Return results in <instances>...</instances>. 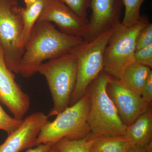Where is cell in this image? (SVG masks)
Instances as JSON below:
<instances>
[{
	"instance_id": "9",
	"label": "cell",
	"mask_w": 152,
	"mask_h": 152,
	"mask_svg": "<svg viewBox=\"0 0 152 152\" xmlns=\"http://www.w3.org/2000/svg\"><path fill=\"white\" fill-rule=\"evenodd\" d=\"M0 102L13 114L14 118L23 120L29 109L31 100L15 80V75L6 64L0 46Z\"/></svg>"
},
{
	"instance_id": "22",
	"label": "cell",
	"mask_w": 152,
	"mask_h": 152,
	"mask_svg": "<svg viewBox=\"0 0 152 152\" xmlns=\"http://www.w3.org/2000/svg\"><path fill=\"white\" fill-rule=\"evenodd\" d=\"M136 63L151 69L152 67V45L143 48L136 50L134 54Z\"/></svg>"
},
{
	"instance_id": "15",
	"label": "cell",
	"mask_w": 152,
	"mask_h": 152,
	"mask_svg": "<svg viewBox=\"0 0 152 152\" xmlns=\"http://www.w3.org/2000/svg\"><path fill=\"white\" fill-rule=\"evenodd\" d=\"M134 145L133 141L126 136L99 137L90 152H127Z\"/></svg>"
},
{
	"instance_id": "20",
	"label": "cell",
	"mask_w": 152,
	"mask_h": 152,
	"mask_svg": "<svg viewBox=\"0 0 152 152\" xmlns=\"http://www.w3.org/2000/svg\"><path fill=\"white\" fill-rule=\"evenodd\" d=\"M77 15L82 18L87 19V11L89 9L90 0H60Z\"/></svg>"
},
{
	"instance_id": "3",
	"label": "cell",
	"mask_w": 152,
	"mask_h": 152,
	"mask_svg": "<svg viewBox=\"0 0 152 152\" xmlns=\"http://www.w3.org/2000/svg\"><path fill=\"white\" fill-rule=\"evenodd\" d=\"M91 98L87 91L80 99L43 127L36 139L35 146L41 144L54 145L63 138L77 140L85 137L91 132L88 122Z\"/></svg>"
},
{
	"instance_id": "2",
	"label": "cell",
	"mask_w": 152,
	"mask_h": 152,
	"mask_svg": "<svg viewBox=\"0 0 152 152\" xmlns=\"http://www.w3.org/2000/svg\"><path fill=\"white\" fill-rule=\"evenodd\" d=\"M110 78L103 71L87 90L91 98L88 124L91 132L99 137L126 136L127 126L108 94Z\"/></svg>"
},
{
	"instance_id": "11",
	"label": "cell",
	"mask_w": 152,
	"mask_h": 152,
	"mask_svg": "<svg viewBox=\"0 0 152 152\" xmlns=\"http://www.w3.org/2000/svg\"><path fill=\"white\" fill-rule=\"evenodd\" d=\"M107 90L121 119L126 126L132 125L151 108L141 96L128 89L118 80L113 77L110 78Z\"/></svg>"
},
{
	"instance_id": "13",
	"label": "cell",
	"mask_w": 152,
	"mask_h": 152,
	"mask_svg": "<svg viewBox=\"0 0 152 152\" xmlns=\"http://www.w3.org/2000/svg\"><path fill=\"white\" fill-rule=\"evenodd\" d=\"M126 136L137 145L146 148L152 145V112L151 108L140 115L132 125L127 126Z\"/></svg>"
},
{
	"instance_id": "12",
	"label": "cell",
	"mask_w": 152,
	"mask_h": 152,
	"mask_svg": "<svg viewBox=\"0 0 152 152\" xmlns=\"http://www.w3.org/2000/svg\"><path fill=\"white\" fill-rule=\"evenodd\" d=\"M49 118L41 112L33 113L26 117L20 126L0 145V152H20L35 146L41 129L50 121Z\"/></svg>"
},
{
	"instance_id": "17",
	"label": "cell",
	"mask_w": 152,
	"mask_h": 152,
	"mask_svg": "<svg viewBox=\"0 0 152 152\" xmlns=\"http://www.w3.org/2000/svg\"><path fill=\"white\" fill-rule=\"evenodd\" d=\"M99 137L91 132L79 140L63 138L54 145L58 152H90L93 144Z\"/></svg>"
},
{
	"instance_id": "8",
	"label": "cell",
	"mask_w": 152,
	"mask_h": 152,
	"mask_svg": "<svg viewBox=\"0 0 152 152\" xmlns=\"http://www.w3.org/2000/svg\"><path fill=\"white\" fill-rule=\"evenodd\" d=\"M123 7L122 0H90L91 15L84 41H92L115 27L121 23Z\"/></svg>"
},
{
	"instance_id": "4",
	"label": "cell",
	"mask_w": 152,
	"mask_h": 152,
	"mask_svg": "<svg viewBox=\"0 0 152 152\" xmlns=\"http://www.w3.org/2000/svg\"><path fill=\"white\" fill-rule=\"evenodd\" d=\"M77 58L69 52L43 63L38 73L46 80L53 107L48 115H57L69 106L75 86L77 77Z\"/></svg>"
},
{
	"instance_id": "10",
	"label": "cell",
	"mask_w": 152,
	"mask_h": 152,
	"mask_svg": "<svg viewBox=\"0 0 152 152\" xmlns=\"http://www.w3.org/2000/svg\"><path fill=\"white\" fill-rule=\"evenodd\" d=\"M88 20L79 17L60 0H48L37 22L55 23L64 34L83 38Z\"/></svg>"
},
{
	"instance_id": "18",
	"label": "cell",
	"mask_w": 152,
	"mask_h": 152,
	"mask_svg": "<svg viewBox=\"0 0 152 152\" xmlns=\"http://www.w3.org/2000/svg\"><path fill=\"white\" fill-rule=\"evenodd\" d=\"M125 14L121 23L126 27H131L138 23L140 18L141 8L148 0H122Z\"/></svg>"
},
{
	"instance_id": "23",
	"label": "cell",
	"mask_w": 152,
	"mask_h": 152,
	"mask_svg": "<svg viewBox=\"0 0 152 152\" xmlns=\"http://www.w3.org/2000/svg\"><path fill=\"white\" fill-rule=\"evenodd\" d=\"M141 96L145 103L151 106L152 100V72L144 84Z\"/></svg>"
},
{
	"instance_id": "6",
	"label": "cell",
	"mask_w": 152,
	"mask_h": 152,
	"mask_svg": "<svg viewBox=\"0 0 152 152\" xmlns=\"http://www.w3.org/2000/svg\"><path fill=\"white\" fill-rule=\"evenodd\" d=\"M114 28L92 41H84L70 52L77 58V69L75 86L69 106L76 103L86 95L91 83L103 71L104 52Z\"/></svg>"
},
{
	"instance_id": "25",
	"label": "cell",
	"mask_w": 152,
	"mask_h": 152,
	"mask_svg": "<svg viewBox=\"0 0 152 152\" xmlns=\"http://www.w3.org/2000/svg\"><path fill=\"white\" fill-rule=\"evenodd\" d=\"M127 152H150L145 147L140 146L134 144L129 149Z\"/></svg>"
},
{
	"instance_id": "16",
	"label": "cell",
	"mask_w": 152,
	"mask_h": 152,
	"mask_svg": "<svg viewBox=\"0 0 152 152\" xmlns=\"http://www.w3.org/2000/svg\"><path fill=\"white\" fill-rule=\"evenodd\" d=\"M48 0H38L34 4L21 7V15L23 24V42L25 46L36 23L38 21Z\"/></svg>"
},
{
	"instance_id": "5",
	"label": "cell",
	"mask_w": 152,
	"mask_h": 152,
	"mask_svg": "<svg viewBox=\"0 0 152 152\" xmlns=\"http://www.w3.org/2000/svg\"><path fill=\"white\" fill-rule=\"evenodd\" d=\"M149 23L148 16L142 15L134 26L126 27L121 23L114 28L104 52L103 71L106 74L119 80L124 69L134 62L136 39Z\"/></svg>"
},
{
	"instance_id": "1",
	"label": "cell",
	"mask_w": 152,
	"mask_h": 152,
	"mask_svg": "<svg viewBox=\"0 0 152 152\" xmlns=\"http://www.w3.org/2000/svg\"><path fill=\"white\" fill-rule=\"evenodd\" d=\"M83 41L58 31L50 22H37L25 45L19 74L26 78L32 77L45 61L69 53Z\"/></svg>"
},
{
	"instance_id": "14",
	"label": "cell",
	"mask_w": 152,
	"mask_h": 152,
	"mask_svg": "<svg viewBox=\"0 0 152 152\" xmlns=\"http://www.w3.org/2000/svg\"><path fill=\"white\" fill-rule=\"evenodd\" d=\"M151 72V68L134 61L124 69L118 80L124 86L141 96L144 84Z\"/></svg>"
},
{
	"instance_id": "21",
	"label": "cell",
	"mask_w": 152,
	"mask_h": 152,
	"mask_svg": "<svg viewBox=\"0 0 152 152\" xmlns=\"http://www.w3.org/2000/svg\"><path fill=\"white\" fill-rule=\"evenodd\" d=\"M152 45V24L150 23L138 34L136 41V50Z\"/></svg>"
},
{
	"instance_id": "19",
	"label": "cell",
	"mask_w": 152,
	"mask_h": 152,
	"mask_svg": "<svg viewBox=\"0 0 152 152\" xmlns=\"http://www.w3.org/2000/svg\"><path fill=\"white\" fill-rule=\"evenodd\" d=\"M23 120L9 115L0 104V130L4 131L9 135L20 126Z\"/></svg>"
},
{
	"instance_id": "24",
	"label": "cell",
	"mask_w": 152,
	"mask_h": 152,
	"mask_svg": "<svg viewBox=\"0 0 152 152\" xmlns=\"http://www.w3.org/2000/svg\"><path fill=\"white\" fill-rule=\"evenodd\" d=\"M53 145L50 143L39 144L34 148H30L26 152H50Z\"/></svg>"
},
{
	"instance_id": "27",
	"label": "cell",
	"mask_w": 152,
	"mask_h": 152,
	"mask_svg": "<svg viewBox=\"0 0 152 152\" xmlns=\"http://www.w3.org/2000/svg\"><path fill=\"white\" fill-rule=\"evenodd\" d=\"M50 152H58V151L56 147H55V145H53L52 146Z\"/></svg>"
},
{
	"instance_id": "7",
	"label": "cell",
	"mask_w": 152,
	"mask_h": 152,
	"mask_svg": "<svg viewBox=\"0 0 152 152\" xmlns=\"http://www.w3.org/2000/svg\"><path fill=\"white\" fill-rule=\"evenodd\" d=\"M20 8L18 0H0V46L8 68L15 74L25 49Z\"/></svg>"
},
{
	"instance_id": "26",
	"label": "cell",
	"mask_w": 152,
	"mask_h": 152,
	"mask_svg": "<svg viewBox=\"0 0 152 152\" xmlns=\"http://www.w3.org/2000/svg\"><path fill=\"white\" fill-rule=\"evenodd\" d=\"M37 1H38V0H24V1L25 4H26V7H28V6L34 4Z\"/></svg>"
}]
</instances>
